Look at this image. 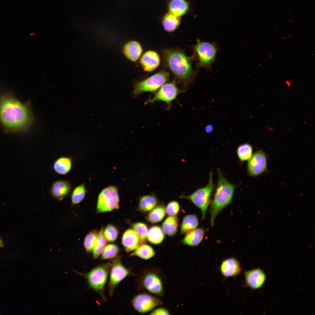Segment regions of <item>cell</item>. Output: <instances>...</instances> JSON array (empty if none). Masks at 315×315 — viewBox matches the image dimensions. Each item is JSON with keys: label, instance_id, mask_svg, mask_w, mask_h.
<instances>
[{"label": "cell", "instance_id": "6da1fadb", "mask_svg": "<svg viewBox=\"0 0 315 315\" xmlns=\"http://www.w3.org/2000/svg\"><path fill=\"white\" fill-rule=\"evenodd\" d=\"M33 120L29 103L20 101L12 91L0 96V126L5 133L25 131Z\"/></svg>", "mask_w": 315, "mask_h": 315}, {"label": "cell", "instance_id": "7a4b0ae2", "mask_svg": "<svg viewBox=\"0 0 315 315\" xmlns=\"http://www.w3.org/2000/svg\"><path fill=\"white\" fill-rule=\"evenodd\" d=\"M163 57L166 66L180 82L185 87L188 85L195 74L191 58L179 49L166 50L163 52Z\"/></svg>", "mask_w": 315, "mask_h": 315}, {"label": "cell", "instance_id": "3957f363", "mask_svg": "<svg viewBox=\"0 0 315 315\" xmlns=\"http://www.w3.org/2000/svg\"><path fill=\"white\" fill-rule=\"evenodd\" d=\"M136 276L135 281L138 290L145 291L158 296L164 295V284L166 279L160 268L148 265L141 268Z\"/></svg>", "mask_w": 315, "mask_h": 315}, {"label": "cell", "instance_id": "277c9868", "mask_svg": "<svg viewBox=\"0 0 315 315\" xmlns=\"http://www.w3.org/2000/svg\"><path fill=\"white\" fill-rule=\"evenodd\" d=\"M218 180L217 187L211 203L210 213L211 226L214 225L215 218L225 207L231 202L236 187L229 182L219 169L217 170Z\"/></svg>", "mask_w": 315, "mask_h": 315}, {"label": "cell", "instance_id": "5b68a950", "mask_svg": "<svg viewBox=\"0 0 315 315\" xmlns=\"http://www.w3.org/2000/svg\"><path fill=\"white\" fill-rule=\"evenodd\" d=\"M111 265V259L106 262L98 265L88 272L84 274L89 287L96 292L104 301H106L104 293Z\"/></svg>", "mask_w": 315, "mask_h": 315}, {"label": "cell", "instance_id": "8992f818", "mask_svg": "<svg viewBox=\"0 0 315 315\" xmlns=\"http://www.w3.org/2000/svg\"><path fill=\"white\" fill-rule=\"evenodd\" d=\"M214 187L212 173L211 172L206 186L198 189L191 194L188 195H182L179 197L190 201L199 208L202 213V219L203 220L205 218L207 209L210 203Z\"/></svg>", "mask_w": 315, "mask_h": 315}, {"label": "cell", "instance_id": "52a82bcc", "mask_svg": "<svg viewBox=\"0 0 315 315\" xmlns=\"http://www.w3.org/2000/svg\"><path fill=\"white\" fill-rule=\"evenodd\" d=\"M169 77L168 72L160 71L144 80L134 83L132 94L135 97L144 92L154 93L168 81Z\"/></svg>", "mask_w": 315, "mask_h": 315}, {"label": "cell", "instance_id": "ba28073f", "mask_svg": "<svg viewBox=\"0 0 315 315\" xmlns=\"http://www.w3.org/2000/svg\"><path fill=\"white\" fill-rule=\"evenodd\" d=\"M194 49L195 54L198 59L197 67L210 70L218 51L216 45L213 43L202 41L197 39Z\"/></svg>", "mask_w": 315, "mask_h": 315}, {"label": "cell", "instance_id": "9c48e42d", "mask_svg": "<svg viewBox=\"0 0 315 315\" xmlns=\"http://www.w3.org/2000/svg\"><path fill=\"white\" fill-rule=\"evenodd\" d=\"M111 265L110 271L108 285V293L111 297L118 285L126 277L132 274L121 262V256L118 255L111 259Z\"/></svg>", "mask_w": 315, "mask_h": 315}, {"label": "cell", "instance_id": "30bf717a", "mask_svg": "<svg viewBox=\"0 0 315 315\" xmlns=\"http://www.w3.org/2000/svg\"><path fill=\"white\" fill-rule=\"evenodd\" d=\"M119 199L116 187L110 186L103 189L99 194L97 210L98 213L112 211L118 208Z\"/></svg>", "mask_w": 315, "mask_h": 315}, {"label": "cell", "instance_id": "8fae6325", "mask_svg": "<svg viewBox=\"0 0 315 315\" xmlns=\"http://www.w3.org/2000/svg\"><path fill=\"white\" fill-rule=\"evenodd\" d=\"M131 304L136 312L143 314L151 312L162 305L163 302L158 298L144 293L135 295L132 300Z\"/></svg>", "mask_w": 315, "mask_h": 315}, {"label": "cell", "instance_id": "7c38bea8", "mask_svg": "<svg viewBox=\"0 0 315 315\" xmlns=\"http://www.w3.org/2000/svg\"><path fill=\"white\" fill-rule=\"evenodd\" d=\"M183 91L179 89L174 82L164 84L156 92L153 97L149 99L145 104L153 103L158 101H162L170 106L172 102Z\"/></svg>", "mask_w": 315, "mask_h": 315}, {"label": "cell", "instance_id": "4fadbf2b", "mask_svg": "<svg viewBox=\"0 0 315 315\" xmlns=\"http://www.w3.org/2000/svg\"><path fill=\"white\" fill-rule=\"evenodd\" d=\"M247 170L252 177L257 176L264 173L267 168V156L261 150L256 152L248 160Z\"/></svg>", "mask_w": 315, "mask_h": 315}, {"label": "cell", "instance_id": "5bb4252c", "mask_svg": "<svg viewBox=\"0 0 315 315\" xmlns=\"http://www.w3.org/2000/svg\"><path fill=\"white\" fill-rule=\"evenodd\" d=\"M244 274L246 285L253 289L261 288L266 279L265 273L259 268L245 271Z\"/></svg>", "mask_w": 315, "mask_h": 315}, {"label": "cell", "instance_id": "9a60e30c", "mask_svg": "<svg viewBox=\"0 0 315 315\" xmlns=\"http://www.w3.org/2000/svg\"><path fill=\"white\" fill-rule=\"evenodd\" d=\"M220 269L222 275L225 277L235 276L239 275L242 271L239 262L233 257L223 260L220 264Z\"/></svg>", "mask_w": 315, "mask_h": 315}, {"label": "cell", "instance_id": "2e32d148", "mask_svg": "<svg viewBox=\"0 0 315 315\" xmlns=\"http://www.w3.org/2000/svg\"><path fill=\"white\" fill-rule=\"evenodd\" d=\"M71 189V185L68 181L59 180L52 183L50 192L53 198L59 201H61L69 194Z\"/></svg>", "mask_w": 315, "mask_h": 315}, {"label": "cell", "instance_id": "e0dca14e", "mask_svg": "<svg viewBox=\"0 0 315 315\" xmlns=\"http://www.w3.org/2000/svg\"><path fill=\"white\" fill-rule=\"evenodd\" d=\"M122 242L127 252L134 251L142 244L136 233L131 229H127L124 233Z\"/></svg>", "mask_w": 315, "mask_h": 315}, {"label": "cell", "instance_id": "ac0fdd59", "mask_svg": "<svg viewBox=\"0 0 315 315\" xmlns=\"http://www.w3.org/2000/svg\"><path fill=\"white\" fill-rule=\"evenodd\" d=\"M140 62L145 71L150 72L158 67L160 60L159 55L156 52L149 50L143 55Z\"/></svg>", "mask_w": 315, "mask_h": 315}, {"label": "cell", "instance_id": "d6986e66", "mask_svg": "<svg viewBox=\"0 0 315 315\" xmlns=\"http://www.w3.org/2000/svg\"><path fill=\"white\" fill-rule=\"evenodd\" d=\"M167 7L168 12L176 16L180 17L189 11L190 5L186 0H169Z\"/></svg>", "mask_w": 315, "mask_h": 315}, {"label": "cell", "instance_id": "ffe728a7", "mask_svg": "<svg viewBox=\"0 0 315 315\" xmlns=\"http://www.w3.org/2000/svg\"><path fill=\"white\" fill-rule=\"evenodd\" d=\"M205 232L202 228H196L186 234L181 242L184 245L190 246H197L202 241Z\"/></svg>", "mask_w": 315, "mask_h": 315}, {"label": "cell", "instance_id": "44dd1931", "mask_svg": "<svg viewBox=\"0 0 315 315\" xmlns=\"http://www.w3.org/2000/svg\"><path fill=\"white\" fill-rule=\"evenodd\" d=\"M159 200L154 194L144 195L140 199L138 209L141 212H149L159 204Z\"/></svg>", "mask_w": 315, "mask_h": 315}, {"label": "cell", "instance_id": "7402d4cb", "mask_svg": "<svg viewBox=\"0 0 315 315\" xmlns=\"http://www.w3.org/2000/svg\"><path fill=\"white\" fill-rule=\"evenodd\" d=\"M142 49L140 44L135 41H131L124 46L123 52L125 56L132 61L135 62L140 57Z\"/></svg>", "mask_w": 315, "mask_h": 315}, {"label": "cell", "instance_id": "603a6c76", "mask_svg": "<svg viewBox=\"0 0 315 315\" xmlns=\"http://www.w3.org/2000/svg\"><path fill=\"white\" fill-rule=\"evenodd\" d=\"M72 164V159L68 157L58 158L55 162L53 167L54 170L58 174L64 175L71 170Z\"/></svg>", "mask_w": 315, "mask_h": 315}, {"label": "cell", "instance_id": "cb8c5ba5", "mask_svg": "<svg viewBox=\"0 0 315 315\" xmlns=\"http://www.w3.org/2000/svg\"><path fill=\"white\" fill-rule=\"evenodd\" d=\"M165 237L164 232L159 226H152L148 230L147 239L151 244H160L163 241Z\"/></svg>", "mask_w": 315, "mask_h": 315}, {"label": "cell", "instance_id": "d4e9b609", "mask_svg": "<svg viewBox=\"0 0 315 315\" xmlns=\"http://www.w3.org/2000/svg\"><path fill=\"white\" fill-rule=\"evenodd\" d=\"M199 224L197 216L195 214H188L183 218L180 226V233L186 235L197 228Z\"/></svg>", "mask_w": 315, "mask_h": 315}, {"label": "cell", "instance_id": "484cf974", "mask_svg": "<svg viewBox=\"0 0 315 315\" xmlns=\"http://www.w3.org/2000/svg\"><path fill=\"white\" fill-rule=\"evenodd\" d=\"M181 23L180 17L175 15L168 12L163 16L162 23L165 31L173 32L176 29Z\"/></svg>", "mask_w": 315, "mask_h": 315}, {"label": "cell", "instance_id": "4316f807", "mask_svg": "<svg viewBox=\"0 0 315 315\" xmlns=\"http://www.w3.org/2000/svg\"><path fill=\"white\" fill-rule=\"evenodd\" d=\"M178 218L177 216H169L162 224V229L164 233L167 235L174 236L178 230Z\"/></svg>", "mask_w": 315, "mask_h": 315}, {"label": "cell", "instance_id": "83f0119b", "mask_svg": "<svg viewBox=\"0 0 315 315\" xmlns=\"http://www.w3.org/2000/svg\"><path fill=\"white\" fill-rule=\"evenodd\" d=\"M166 214L165 207L163 203L161 204L149 212L146 218L149 223H156L162 221Z\"/></svg>", "mask_w": 315, "mask_h": 315}, {"label": "cell", "instance_id": "f1b7e54d", "mask_svg": "<svg viewBox=\"0 0 315 315\" xmlns=\"http://www.w3.org/2000/svg\"><path fill=\"white\" fill-rule=\"evenodd\" d=\"M155 252L150 246L143 244L140 245L130 255L131 256H136L144 260H148L153 257Z\"/></svg>", "mask_w": 315, "mask_h": 315}, {"label": "cell", "instance_id": "f546056e", "mask_svg": "<svg viewBox=\"0 0 315 315\" xmlns=\"http://www.w3.org/2000/svg\"><path fill=\"white\" fill-rule=\"evenodd\" d=\"M107 241L104 234V229L102 227L98 233L97 240L92 251L93 257L94 259L97 258L101 255L106 245Z\"/></svg>", "mask_w": 315, "mask_h": 315}, {"label": "cell", "instance_id": "4dcf8cb0", "mask_svg": "<svg viewBox=\"0 0 315 315\" xmlns=\"http://www.w3.org/2000/svg\"><path fill=\"white\" fill-rule=\"evenodd\" d=\"M252 146L248 143L241 144L238 147L237 154L239 159L241 162L249 160L253 155Z\"/></svg>", "mask_w": 315, "mask_h": 315}, {"label": "cell", "instance_id": "1f68e13d", "mask_svg": "<svg viewBox=\"0 0 315 315\" xmlns=\"http://www.w3.org/2000/svg\"><path fill=\"white\" fill-rule=\"evenodd\" d=\"M86 190L84 183L76 187L73 190L71 195L72 205H75L79 203L84 199Z\"/></svg>", "mask_w": 315, "mask_h": 315}, {"label": "cell", "instance_id": "d6a6232c", "mask_svg": "<svg viewBox=\"0 0 315 315\" xmlns=\"http://www.w3.org/2000/svg\"><path fill=\"white\" fill-rule=\"evenodd\" d=\"M98 233L97 230H94L90 232L85 236L84 246L87 253L92 252L97 240Z\"/></svg>", "mask_w": 315, "mask_h": 315}, {"label": "cell", "instance_id": "836d02e7", "mask_svg": "<svg viewBox=\"0 0 315 315\" xmlns=\"http://www.w3.org/2000/svg\"><path fill=\"white\" fill-rule=\"evenodd\" d=\"M119 251L118 246L114 244H109L105 246L101 255L103 260L111 259L118 255Z\"/></svg>", "mask_w": 315, "mask_h": 315}, {"label": "cell", "instance_id": "e575fe53", "mask_svg": "<svg viewBox=\"0 0 315 315\" xmlns=\"http://www.w3.org/2000/svg\"><path fill=\"white\" fill-rule=\"evenodd\" d=\"M132 227L138 235L142 244H144L146 242L148 230L147 225L144 223L138 222L133 223Z\"/></svg>", "mask_w": 315, "mask_h": 315}, {"label": "cell", "instance_id": "d590c367", "mask_svg": "<svg viewBox=\"0 0 315 315\" xmlns=\"http://www.w3.org/2000/svg\"><path fill=\"white\" fill-rule=\"evenodd\" d=\"M104 235L107 240L109 242H113L117 239L118 232L114 226L108 224L104 230Z\"/></svg>", "mask_w": 315, "mask_h": 315}, {"label": "cell", "instance_id": "8d00e7d4", "mask_svg": "<svg viewBox=\"0 0 315 315\" xmlns=\"http://www.w3.org/2000/svg\"><path fill=\"white\" fill-rule=\"evenodd\" d=\"M165 207L166 212L169 216H177L180 210L179 204L176 200L170 201Z\"/></svg>", "mask_w": 315, "mask_h": 315}, {"label": "cell", "instance_id": "74e56055", "mask_svg": "<svg viewBox=\"0 0 315 315\" xmlns=\"http://www.w3.org/2000/svg\"><path fill=\"white\" fill-rule=\"evenodd\" d=\"M150 314L157 315H170L169 311L165 308L163 307H156L152 311Z\"/></svg>", "mask_w": 315, "mask_h": 315}, {"label": "cell", "instance_id": "f35d334b", "mask_svg": "<svg viewBox=\"0 0 315 315\" xmlns=\"http://www.w3.org/2000/svg\"><path fill=\"white\" fill-rule=\"evenodd\" d=\"M205 132L206 133H210L213 130V126L211 125H207L205 127Z\"/></svg>", "mask_w": 315, "mask_h": 315}, {"label": "cell", "instance_id": "ab89813d", "mask_svg": "<svg viewBox=\"0 0 315 315\" xmlns=\"http://www.w3.org/2000/svg\"><path fill=\"white\" fill-rule=\"evenodd\" d=\"M3 246V244L2 241L1 239L0 238V247H2Z\"/></svg>", "mask_w": 315, "mask_h": 315}]
</instances>
